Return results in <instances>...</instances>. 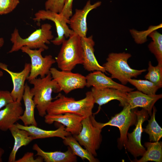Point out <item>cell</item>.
Returning a JSON list of instances; mask_svg holds the SVG:
<instances>
[{"mask_svg":"<svg viewBox=\"0 0 162 162\" xmlns=\"http://www.w3.org/2000/svg\"><path fill=\"white\" fill-rule=\"evenodd\" d=\"M128 82L134 86L137 90L149 95H154L159 88L154 83L145 80H137L132 78L128 80Z\"/></svg>","mask_w":162,"mask_h":162,"instance_id":"28","label":"cell"},{"mask_svg":"<svg viewBox=\"0 0 162 162\" xmlns=\"http://www.w3.org/2000/svg\"><path fill=\"white\" fill-rule=\"evenodd\" d=\"M4 152V150L2 148L0 147V162L3 161L2 157Z\"/></svg>","mask_w":162,"mask_h":162,"instance_id":"35","label":"cell"},{"mask_svg":"<svg viewBox=\"0 0 162 162\" xmlns=\"http://www.w3.org/2000/svg\"><path fill=\"white\" fill-rule=\"evenodd\" d=\"M74 0H65L63 8L60 13L66 19L69 20L72 16L73 2Z\"/></svg>","mask_w":162,"mask_h":162,"instance_id":"33","label":"cell"},{"mask_svg":"<svg viewBox=\"0 0 162 162\" xmlns=\"http://www.w3.org/2000/svg\"><path fill=\"white\" fill-rule=\"evenodd\" d=\"M93 114L84 118L82 121V128L80 133L73 136L81 146L84 147L94 157L102 141V129L94 123Z\"/></svg>","mask_w":162,"mask_h":162,"instance_id":"6","label":"cell"},{"mask_svg":"<svg viewBox=\"0 0 162 162\" xmlns=\"http://www.w3.org/2000/svg\"><path fill=\"white\" fill-rule=\"evenodd\" d=\"M33 20L40 25L41 20H48L53 21L55 24L57 36L51 42L54 45L58 46L62 44L65 38H69L74 32L70 28L67 24L69 23V20L66 19L60 13H57L49 10H40L34 14Z\"/></svg>","mask_w":162,"mask_h":162,"instance_id":"9","label":"cell"},{"mask_svg":"<svg viewBox=\"0 0 162 162\" xmlns=\"http://www.w3.org/2000/svg\"><path fill=\"white\" fill-rule=\"evenodd\" d=\"M9 130L14 139V142L8 161L15 162L16 154L19 149L23 146L27 145L35 139L27 131L19 128L15 124L12 126Z\"/></svg>","mask_w":162,"mask_h":162,"instance_id":"22","label":"cell"},{"mask_svg":"<svg viewBox=\"0 0 162 162\" xmlns=\"http://www.w3.org/2000/svg\"><path fill=\"white\" fill-rule=\"evenodd\" d=\"M21 102L13 101L0 110V130L5 131L20 120L23 112Z\"/></svg>","mask_w":162,"mask_h":162,"instance_id":"19","label":"cell"},{"mask_svg":"<svg viewBox=\"0 0 162 162\" xmlns=\"http://www.w3.org/2000/svg\"><path fill=\"white\" fill-rule=\"evenodd\" d=\"M101 4L98 1L93 4L88 0L83 8L81 9H76L75 13L69 19L70 29L80 37L86 36L88 31L87 17L89 13L92 10L96 8Z\"/></svg>","mask_w":162,"mask_h":162,"instance_id":"13","label":"cell"},{"mask_svg":"<svg viewBox=\"0 0 162 162\" xmlns=\"http://www.w3.org/2000/svg\"><path fill=\"white\" fill-rule=\"evenodd\" d=\"M50 73L53 79L55 80L60 88L68 94L77 89H82L86 86V76L71 71L59 70L55 68H50Z\"/></svg>","mask_w":162,"mask_h":162,"instance_id":"11","label":"cell"},{"mask_svg":"<svg viewBox=\"0 0 162 162\" xmlns=\"http://www.w3.org/2000/svg\"><path fill=\"white\" fill-rule=\"evenodd\" d=\"M3 72L1 70H0V77L3 76Z\"/></svg>","mask_w":162,"mask_h":162,"instance_id":"37","label":"cell"},{"mask_svg":"<svg viewBox=\"0 0 162 162\" xmlns=\"http://www.w3.org/2000/svg\"><path fill=\"white\" fill-rule=\"evenodd\" d=\"M91 92L94 98V103L99 105L98 112L101 106L113 100H117L120 106L124 107L128 104L127 92L110 88L97 89L92 87Z\"/></svg>","mask_w":162,"mask_h":162,"instance_id":"15","label":"cell"},{"mask_svg":"<svg viewBox=\"0 0 162 162\" xmlns=\"http://www.w3.org/2000/svg\"><path fill=\"white\" fill-rule=\"evenodd\" d=\"M148 72L145 78L155 84L160 88L162 87V65L158 64L152 65L149 61L148 63Z\"/></svg>","mask_w":162,"mask_h":162,"instance_id":"29","label":"cell"},{"mask_svg":"<svg viewBox=\"0 0 162 162\" xmlns=\"http://www.w3.org/2000/svg\"><path fill=\"white\" fill-rule=\"evenodd\" d=\"M13 101L10 91L0 90V110Z\"/></svg>","mask_w":162,"mask_h":162,"instance_id":"32","label":"cell"},{"mask_svg":"<svg viewBox=\"0 0 162 162\" xmlns=\"http://www.w3.org/2000/svg\"><path fill=\"white\" fill-rule=\"evenodd\" d=\"M149 36L152 40L148 45L149 50L154 55L158 64L162 65V35L154 30L149 33Z\"/></svg>","mask_w":162,"mask_h":162,"instance_id":"27","label":"cell"},{"mask_svg":"<svg viewBox=\"0 0 162 162\" xmlns=\"http://www.w3.org/2000/svg\"><path fill=\"white\" fill-rule=\"evenodd\" d=\"M147 150L139 160L136 159L135 162H147L154 161L156 162H162V142L161 141L151 142H147L145 143Z\"/></svg>","mask_w":162,"mask_h":162,"instance_id":"24","label":"cell"},{"mask_svg":"<svg viewBox=\"0 0 162 162\" xmlns=\"http://www.w3.org/2000/svg\"><path fill=\"white\" fill-rule=\"evenodd\" d=\"M137 118L135 128L133 132L127 133L128 140L124 147L136 158L142 156L146 151V148L142 145L141 138L143 130L142 126L143 122L148 120L149 115L143 109L140 110H134Z\"/></svg>","mask_w":162,"mask_h":162,"instance_id":"10","label":"cell"},{"mask_svg":"<svg viewBox=\"0 0 162 162\" xmlns=\"http://www.w3.org/2000/svg\"><path fill=\"white\" fill-rule=\"evenodd\" d=\"M32 149L36 152V156L41 157L46 162H76V156L74 154L69 147L65 152L54 151L47 152L41 149L36 143L33 146Z\"/></svg>","mask_w":162,"mask_h":162,"instance_id":"20","label":"cell"},{"mask_svg":"<svg viewBox=\"0 0 162 162\" xmlns=\"http://www.w3.org/2000/svg\"><path fill=\"white\" fill-rule=\"evenodd\" d=\"M64 144L71 148L73 154L82 160L86 159L89 162H98L99 160L87 149L83 148L71 134L66 136L63 140Z\"/></svg>","mask_w":162,"mask_h":162,"instance_id":"25","label":"cell"},{"mask_svg":"<svg viewBox=\"0 0 162 162\" xmlns=\"http://www.w3.org/2000/svg\"><path fill=\"white\" fill-rule=\"evenodd\" d=\"M6 64L0 62V68L7 72L10 76L13 83V88L10 94L14 101L21 102L23 94L25 82L30 73L31 64L26 63L23 69L16 72L9 70Z\"/></svg>","mask_w":162,"mask_h":162,"instance_id":"12","label":"cell"},{"mask_svg":"<svg viewBox=\"0 0 162 162\" xmlns=\"http://www.w3.org/2000/svg\"><path fill=\"white\" fill-rule=\"evenodd\" d=\"M4 42V38H0V49L3 46Z\"/></svg>","mask_w":162,"mask_h":162,"instance_id":"36","label":"cell"},{"mask_svg":"<svg viewBox=\"0 0 162 162\" xmlns=\"http://www.w3.org/2000/svg\"><path fill=\"white\" fill-rule=\"evenodd\" d=\"M131 57V54L124 52H112L109 54L106 62L102 66L111 74L112 79L118 80L125 85L128 82L129 79L136 77L147 71L146 69L139 70L131 68L128 61Z\"/></svg>","mask_w":162,"mask_h":162,"instance_id":"3","label":"cell"},{"mask_svg":"<svg viewBox=\"0 0 162 162\" xmlns=\"http://www.w3.org/2000/svg\"><path fill=\"white\" fill-rule=\"evenodd\" d=\"M20 3V0H0V15L12 12Z\"/></svg>","mask_w":162,"mask_h":162,"instance_id":"30","label":"cell"},{"mask_svg":"<svg viewBox=\"0 0 162 162\" xmlns=\"http://www.w3.org/2000/svg\"><path fill=\"white\" fill-rule=\"evenodd\" d=\"M94 101L91 91L86 93L85 97L76 100L60 93L56 100L52 101L46 110L47 114L57 115L66 113L74 114L84 118L92 115Z\"/></svg>","mask_w":162,"mask_h":162,"instance_id":"1","label":"cell"},{"mask_svg":"<svg viewBox=\"0 0 162 162\" xmlns=\"http://www.w3.org/2000/svg\"><path fill=\"white\" fill-rule=\"evenodd\" d=\"M162 98V94L149 95L139 91L128 92L127 101L131 110L140 107L146 110L149 116L152 114L153 108L155 103Z\"/></svg>","mask_w":162,"mask_h":162,"instance_id":"17","label":"cell"},{"mask_svg":"<svg viewBox=\"0 0 162 162\" xmlns=\"http://www.w3.org/2000/svg\"><path fill=\"white\" fill-rule=\"evenodd\" d=\"M152 110L150 119L148 120V123L143 130L148 134L150 142H155L159 141L162 137V129L155 120L156 107L154 106Z\"/></svg>","mask_w":162,"mask_h":162,"instance_id":"26","label":"cell"},{"mask_svg":"<svg viewBox=\"0 0 162 162\" xmlns=\"http://www.w3.org/2000/svg\"><path fill=\"white\" fill-rule=\"evenodd\" d=\"M55 60L61 70L71 71L83 62V49L81 37L75 33L64 40Z\"/></svg>","mask_w":162,"mask_h":162,"instance_id":"5","label":"cell"},{"mask_svg":"<svg viewBox=\"0 0 162 162\" xmlns=\"http://www.w3.org/2000/svg\"><path fill=\"white\" fill-rule=\"evenodd\" d=\"M136 120V116L134 110L130 109L128 104L123 107L121 111L112 117L106 123L98 122L94 117L93 119L95 124L101 129L108 125L116 127L119 128L120 136L118 143L120 148L125 146L128 140L127 134L128 129L130 127L135 124Z\"/></svg>","mask_w":162,"mask_h":162,"instance_id":"7","label":"cell"},{"mask_svg":"<svg viewBox=\"0 0 162 162\" xmlns=\"http://www.w3.org/2000/svg\"><path fill=\"white\" fill-rule=\"evenodd\" d=\"M43 161L41 157L38 156L35 158L33 153L28 152L25 153L21 158L16 160L15 162H42Z\"/></svg>","mask_w":162,"mask_h":162,"instance_id":"34","label":"cell"},{"mask_svg":"<svg viewBox=\"0 0 162 162\" xmlns=\"http://www.w3.org/2000/svg\"><path fill=\"white\" fill-rule=\"evenodd\" d=\"M20 50L28 55L31 58V69L27 79L28 82L38 76L43 78L50 73V68L56 61L50 55L44 57L42 56V52L45 50L44 49H31L25 46L21 47Z\"/></svg>","mask_w":162,"mask_h":162,"instance_id":"8","label":"cell"},{"mask_svg":"<svg viewBox=\"0 0 162 162\" xmlns=\"http://www.w3.org/2000/svg\"><path fill=\"white\" fill-rule=\"evenodd\" d=\"M45 122L51 124L54 122L62 124L66 127L65 130L73 136L78 134L82 128V121L84 117L77 115L66 113L63 114H46L44 117Z\"/></svg>","mask_w":162,"mask_h":162,"instance_id":"14","label":"cell"},{"mask_svg":"<svg viewBox=\"0 0 162 162\" xmlns=\"http://www.w3.org/2000/svg\"><path fill=\"white\" fill-rule=\"evenodd\" d=\"M33 85L30 92L39 116L44 117L46 114L47 108L52 101V94L61 92L57 82L50 73L43 78H36L29 81Z\"/></svg>","mask_w":162,"mask_h":162,"instance_id":"2","label":"cell"},{"mask_svg":"<svg viewBox=\"0 0 162 162\" xmlns=\"http://www.w3.org/2000/svg\"><path fill=\"white\" fill-rule=\"evenodd\" d=\"M81 42L83 52L82 64L84 69L88 71L99 70L106 73L104 68L99 64L94 55L95 42L92 35L81 37Z\"/></svg>","mask_w":162,"mask_h":162,"instance_id":"18","label":"cell"},{"mask_svg":"<svg viewBox=\"0 0 162 162\" xmlns=\"http://www.w3.org/2000/svg\"><path fill=\"white\" fill-rule=\"evenodd\" d=\"M86 77V86L87 87L93 86L97 89L113 88L127 92L134 91V88L115 82L111 77L107 76L100 71H94L88 74Z\"/></svg>","mask_w":162,"mask_h":162,"instance_id":"16","label":"cell"},{"mask_svg":"<svg viewBox=\"0 0 162 162\" xmlns=\"http://www.w3.org/2000/svg\"><path fill=\"white\" fill-rule=\"evenodd\" d=\"M52 27V26L49 23L42 24L40 28L36 30L25 38H22L20 35L18 29L15 28L10 38L13 45L8 53L17 52L25 46L31 49L43 48L48 50L49 47L46 44H50V40L54 38L51 30Z\"/></svg>","mask_w":162,"mask_h":162,"instance_id":"4","label":"cell"},{"mask_svg":"<svg viewBox=\"0 0 162 162\" xmlns=\"http://www.w3.org/2000/svg\"><path fill=\"white\" fill-rule=\"evenodd\" d=\"M65 0H47L45 3V10L57 13L62 10Z\"/></svg>","mask_w":162,"mask_h":162,"instance_id":"31","label":"cell"},{"mask_svg":"<svg viewBox=\"0 0 162 162\" xmlns=\"http://www.w3.org/2000/svg\"><path fill=\"white\" fill-rule=\"evenodd\" d=\"M15 124L19 128L27 131L35 140L53 137H58L63 140L66 136L71 134L66 131L63 125H61L56 130H47L34 125L26 126L18 123Z\"/></svg>","mask_w":162,"mask_h":162,"instance_id":"21","label":"cell"},{"mask_svg":"<svg viewBox=\"0 0 162 162\" xmlns=\"http://www.w3.org/2000/svg\"><path fill=\"white\" fill-rule=\"evenodd\" d=\"M30 88L27 83L25 84L24 90L22 96L25 106V110L23 114L19 117L23 123L24 125L38 126V123L34 117L35 105L33 100V97L30 92Z\"/></svg>","mask_w":162,"mask_h":162,"instance_id":"23","label":"cell"}]
</instances>
